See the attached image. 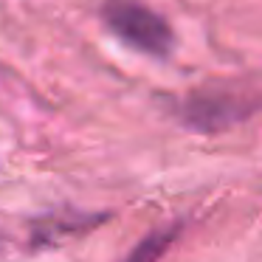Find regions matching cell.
I'll use <instances>...</instances> for the list:
<instances>
[{"label":"cell","mask_w":262,"mask_h":262,"mask_svg":"<svg viewBox=\"0 0 262 262\" xmlns=\"http://www.w3.org/2000/svg\"><path fill=\"white\" fill-rule=\"evenodd\" d=\"M107 29L133 48L152 57H164L172 46V31L161 14L141 6L136 0H107L102 9Z\"/></svg>","instance_id":"1"},{"label":"cell","mask_w":262,"mask_h":262,"mask_svg":"<svg viewBox=\"0 0 262 262\" xmlns=\"http://www.w3.org/2000/svg\"><path fill=\"white\" fill-rule=\"evenodd\" d=\"M256 104L245 102L243 96H234V93H198L186 102L183 107V119L189 127L203 133H214V130H228L231 124L248 119L254 113Z\"/></svg>","instance_id":"2"},{"label":"cell","mask_w":262,"mask_h":262,"mask_svg":"<svg viewBox=\"0 0 262 262\" xmlns=\"http://www.w3.org/2000/svg\"><path fill=\"white\" fill-rule=\"evenodd\" d=\"M102 220H107L104 214H71V217H46L31 228V239L37 245L46 243H57L62 237H76V234H85L91 228H96Z\"/></svg>","instance_id":"3"},{"label":"cell","mask_w":262,"mask_h":262,"mask_svg":"<svg viewBox=\"0 0 262 262\" xmlns=\"http://www.w3.org/2000/svg\"><path fill=\"white\" fill-rule=\"evenodd\" d=\"M178 231H181V228H161V231L147 234V237L130 251V256H127L124 262H158L161 256L169 251V245L175 243Z\"/></svg>","instance_id":"4"}]
</instances>
